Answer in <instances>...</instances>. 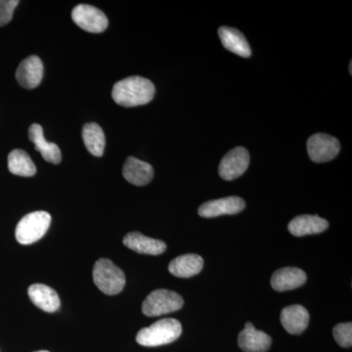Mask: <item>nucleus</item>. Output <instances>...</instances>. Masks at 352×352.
I'll list each match as a JSON object with an SVG mask.
<instances>
[{"label":"nucleus","mask_w":352,"mask_h":352,"mask_svg":"<svg viewBox=\"0 0 352 352\" xmlns=\"http://www.w3.org/2000/svg\"><path fill=\"white\" fill-rule=\"evenodd\" d=\"M94 281L102 293L115 296L126 286V275L112 261L101 258L94 264Z\"/></svg>","instance_id":"7ed1b4c3"},{"label":"nucleus","mask_w":352,"mask_h":352,"mask_svg":"<svg viewBox=\"0 0 352 352\" xmlns=\"http://www.w3.org/2000/svg\"><path fill=\"white\" fill-rule=\"evenodd\" d=\"M184 305L182 296L170 289H160L152 292L145 298L142 305L143 314L148 317L177 311Z\"/></svg>","instance_id":"39448f33"},{"label":"nucleus","mask_w":352,"mask_h":352,"mask_svg":"<svg viewBox=\"0 0 352 352\" xmlns=\"http://www.w3.org/2000/svg\"><path fill=\"white\" fill-rule=\"evenodd\" d=\"M82 139L90 154L95 157L103 156L106 144L105 134L99 124L95 122L85 124L82 129Z\"/></svg>","instance_id":"412c9836"},{"label":"nucleus","mask_w":352,"mask_h":352,"mask_svg":"<svg viewBox=\"0 0 352 352\" xmlns=\"http://www.w3.org/2000/svg\"><path fill=\"white\" fill-rule=\"evenodd\" d=\"M126 180L136 186H145L152 182L154 170L151 164L140 161L134 157H129L122 168Z\"/></svg>","instance_id":"ddd939ff"},{"label":"nucleus","mask_w":352,"mask_h":352,"mask_svg":"<svg viewBox=\"0 0 352 352\" xmlns=\"http://www.w3.org/2000/svg\"><path fill=\"white\" fill-rule=\"evenodd\" d=\"M307 280V274L300 268L284 267L275 271L271 278V286L277 292L291 291L302 287Z\"/></svg>","instance_id":"f8f14e48"},{"label":"nucleus","mask_w":352,"mask_h":352,"mask_svg":"<svg viewBox=\"0 0 352 352\" xmlns=\"http://www.w3.org/2000/svg\"><path fill=\"white\" fill-rule=\"evenodd\" d=\"M333 338L340 346L349 349L352 346V323L338 324L333 330Z\"/></svg>","instance_id":"5701e85b"},{"label":"nucleus","mask_w":352,"mask_h":352,"mask_svg":"<svg viewBox=\"0 0 352 352\" xmlns=\"http://www.w3.org/2000/svg\"><path fill=\"white\" fill-rule=\"evenodd\" d=\"M43 76V65L38 56H30L23 60L16 71V78L21 87L32 89L38 87Z\"/></svg>","instance_id":"9b49d317"},{"label":"nucleus","mask_w":352,"mask_h":352,"mask_svg":"<svg viewBox=\"0 0 352 352\" xmlns=\"http://www.w3.org/2000/svg\"><path fill=\"white\" fill-rule=\"evenodd\" d=\"M329 227L327 220L321 219L318 215L303 214L295 217L288 226L289 233L296 237L314 235L325 231Z\"/></svg>","instance_id":"2eb2a0df"},{"label":"nucleus","mask_w":352,"mask_h":352,"mask_svg":"<svg viewBox=\"0 0 352 352\" xmlns=\"http://www.w3.org/2000/svg\"><path fill=\"white\" fill-rule=\"evenodd\" d=\"M124 245L138 254L150 256H159L166 250V243L163 241L146 237L139 232L126 234L124 238Z\"/></svg>","instance_id":"dca6fc26"},{"label":"nucleus","mask_w":352,"mask_h":352,"mask_svg":"<svg viewBox=\"0 0 352 352\" xmlns=\"http://www.w3.org/2000/svg\"><path fill=\"white\" fill-rule=\"evenodd\" d=\"M36 352H50V351H36Z\"/></svg>","instance_id":"a878e982"},{"label":"nucleus","mask_w":352,"mask_h":352,"mask_svg":"<svg viewBox=\"0 0 352 352\" xmlns=\"http://www.w3.org/2000/svg\"><path fill=\"white\" fill-rule=\"evenodd\" d=\"M8 170L15 175L31 177L36 173V168L31 157L23 150L16 149L9 154Z\"/></svg>","instance_id":"4be33fe9"},{"label":"nucleus","mask_w":352,"mask_h":352,"mask_svg":"<svg viewBox=\"0 0 352 352\" xmlns=\"http://www.w3.org/2000/svg\"><path fill=\"white\" fill-rule=\"evenodd\" d=\"M281 323L285 330L291 335H300L307 328L309 314L302 305H289L282 310Z\"/></svg>","instance_id":"4468645a"},{"label":"nucleus","mask_w":352,"mask_h":352,"mask_svg":"<svg viewBox=\"0 0 352 352\" xmlns=\"http://www.w3.org/2000/svg\"><path fill=\"white\" fill-rule=\"evenodd\" d=\"M272 339L263 331L256 330L251 322L245 323V329L238 337V344L244 352H266L270 349Z\"/></svg>","instance_id":"9d476101"},{"label":"nucleus","mask_w":352,"mask_h":352,"mask_svg":"<svg viewBox=\"0 0 352 352\" xmlns=\"http://www.w3.org/2000/svg\"><path fill=\"white\" fill-rule=\"evenodd\" d=\"M250 154L244 147H237L227 153L219 164V175L222 179L230 182L244 175L249 168Z\"/></svg>","instance_id":"6e6552de"},{"label":"nucleus","mask_w":352,"mask_h":352,"mask_svg":"<svg viewBox=\"0 0 352 352\" xmlns=\"http://www.w3.org/2000/svg\"><path fill=\"white\" fill-rule=\"evenodd\" d=\"M340 151V141L329 134L317 133L308 138V156L314 163L332 161L339 155Z\"/></svg>","instance_id":"423d86ee"},{"label":"nucleus","mask_w":352,"mask_h":352,"mask_svg":"<svg viewBox=\"0 0 352 352\" xmlns=\"http://www.w3.org/2000/svg\"><path fill=\"white\" fill-rule=\"evenodd\" d=\"M180 322L173 318L162 319L147 328L139 331L136 342L143 346H160L171 344L182 336Z\"/></svg>","instance_id":"f03ea898"},{"label":"nucleus","mask_w":352,"mask_h":352,"mask_svg":"<svg viewBox=\"0 0 352 352\" xmlns=\"http://www.w3.org/2000/svg\"><path fill=\"white\" fill-rule=\"evenodd\" d=\"M351 67H352V64H351H351H349V73H351V74H352Z\"/></svg>","instance_id":"393cba45"},{"label":"nucleus","mask_w":352,"mask_h":352,"mask_svg":"<svg viewBox=\"0 0 352 352\" xmlns=\"http://www.w3.org/2000/svg\"><path fill=\"white\" fill-rule=\"evenodd\" d=\"M72 19L80 29L94 34H100L108 28L107 16L96 7L80 4L72 11Z\"/></svg>","instance_id":"0eeeda50"},{"label":"nucleus","mask_w":352,"mask_h":352,"mask_svg":"<svg viewBox=\"0 0 352 352\" xmlns=\"http://www.w3.org/2000/svg\"><path fill=\"white\" fill-rule=\"evenodd\" d=\"M245 207V201L239 197H227L219 200L208 201L199 208V214L206 219L220 217L224 214H237Z\"/></svg>","instance_id":"1a4fd4ad"},{"label":"nucleus","mask_w":352,"mask_h":352,"mask_svg":"<svg viewBox=\"0 0 352 352\" xmlns=\"http://www.w3.org/2000/svg\"><path fill=\"white\" fill-rule=\"evenodd\" d=\"M30 298L34 305L46 312H55L59 309V296L50 287L43 284H34L28 289Z\"/></svg>","instance_id":"6ab92c4d"},{"label":"nucleus","mask_w":352,"mask_h":352,"mask_svg":"<svg viewBox=\"0 0 352 352\" xmlns=\"http://www.w3.org/2000/svg\"><path fill=\"white\" fill-rule=\"evenodd\" d=\"M18 4V0H0V27L10 22Z\"/></svg>","instance_id":"b1692460"},{"label":"nucleus","mask_w":352,"mask_h":352,"mask_svg":"<svg viewBox=\"0 0 352 352\" xmlns=\"http://www.w3.org/2000/svg\"><path fill=\"white\" fill-rule=\"evenodd\" d=\"M219 36L222 45L227 50L243 58L251 57V46L244 34L238 30L230 27H221L219 30Z\"/></svg>","instance_id":"a211bd4d"},{"label":"nucleus","mask_w":352,"mask_h":352,"mask_svg":"<svg viewBox=\"0 0 352 352\" xmlns=\"http://www.w3.org/2000/svg\"><path fill=\"white\" fill-rule=\"evenodd\" d=\"M50 222L51 215L43 210L25 215L16 227V239L22 245L38 242L47 232Z\"/></svg>","instance_id":"20e7f679"},{"label":"nucleus","mask_w":352,"mask_h":352,"mask_svg":"<svg viewBox=\"0 0 352 352\" xmlns=\"http://www.w3.org/2000/svg\"><path fill=\"white\" fill-rule=\"evenodd\" d=\"M204 267V259L198 254H183L171 261L168 271L173 276L190 278L199 274Z\"/></svg>","instance_id":"aec40b11"},{"label":"nucleus","mask_w":352,"mask_h":352,"mask_svg":"<svg viewBox=\"0 0 352 352\" xmlns=\"http://www.w3.org/2000/svg\"><path fill=\"white\" fill-rule=\"evenodd\" d=\"M30 140L34 143L36 150L48 163L58 164L61 163V150L55 143L47 142L44 138L43 129L38 124H34L29 129Z\"/></svg>","instance_id":"f3484780"},{"label":"nucleus","mask_w":352,"mask_h":352,"mask_svg":"<svg viewBox=\"0 0 352 352\" xmlns=\"http://www.w3.org/2000/svg\"><path fill=\"white\" fill-rule=\"evenodd\" d=\"M113 101L122 107L131 108L145 105L155 96V85L142 76H129L113 85Z\"/></svg>","instance_id":"f257e3e1"}]
</instances>
